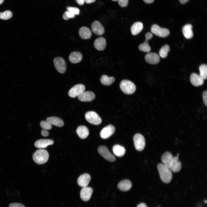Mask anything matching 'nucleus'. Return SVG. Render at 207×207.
Segmentation results:
<instances>
[{"mask_svg":"<svg viewBox=\"0 0 207 207\" xmlns=\"http://www.w3.org/2000/svg\"><path fill=\"white\" fill-rule=\"evenodd\" d=\"M143 28V23L140 22L135 23L131 28V31L133 35H136L140 32Z\"/></svg>","mask_w":207,"mask_h":207,"instance_id":"nucleus-28","label":"nucleus"},{"mask_svg":"<svg viewBox=\"0 0 207 207\" xmlns=\"http://www.w3.org/2000/svg\"><path fill=\"white\" fill-rule=\"evenodd\" d=\"M112 0L113 1H118V0Z\"/></svg>","mask_w":207,"mask_h":207,"instance_id":"nucleus-48","label":"nucleus"},{"mask_svg":"<svg viewBox=\"0 0 207 207\" xmlns=\"http://www.w3.org/2000/svg\"><path fill=\"white\" fill-rule=\"evenodd\" d=\"M9 207H25L24 205L20 203H10Z\"/></svg>","mask_w":207,"mask_h":207,"instance_id":"nucleus-38","label":"nucleus"},{"mask_svg":"<svg viewBox=\"0 0 207 207\" xmlns=\"http://www.w3.org/2000/svg\"><path fill=\"white\" fill-rule=\"evenodd\" d=\"M178 154L177 156L173 157L169 168L170 170L173 172H179L181 168V162L178 161Z\"/></svg>","mask_w":207,"mask_h":207,"instance_id":"nucleus-17","label":"nucleus"},{"mask_svg":"<svg viewBox=\"0 0 207 207\" xmlns=\"http://www.w3.org/2000/svg\"><path fill=\"white\" fill-rule=\"evenodd\" d=\"M66 9L68 11L74 15H78L79 14L80 10L77 7L67 6Z\"/></svg>","mask_w":207,"mask_h":207,"instance_id":"nucleus-36","label":"nucleus"},{"mask_svg":"<svg viewBox=\"0 0 207 207\" xmlns=\"http://www.w3.org/2000/svg\"><path fill=\"white\" fill-rule=\"evenodd\" d=\"M85 86L83 84L76 85L69 90L68 95L70 97H75L85 91Z\"/></svg>","mask_w":207,"mask_h":207,"instance_id":"nucleus-9","label":"nucleus"},{"mask_svg":"<svg viewBox=\"0 0 207 207\" xmlns=\"http://www.w3.org/2000/svg\"><path fill=\"white\" fill-rule=\"evenodd\" d=\"M137 207H147V206L145 203H142L138 204Z\"/></svg>","mask_w":207,"mask_h":207,"instance_id":"nucleus-43","label":"nucleus"},{"mask_svg":"<svg viewBox=\"0 0 207 207\" xmlns=\"http://www.w3.org/2000/svg\"><path fill=\"white\" fill-rule=\"evenodd\" d=\"M160 178L165 183H169L171 181L172 177V171L170 168L164 166L162 163H160L157 166Z\"/></svg>","mask_w":207,"mask_h":207,"instance_id":"nucleus-1","label":"nucleus"},{"mask_svg":"<svg viewBox=\"0 0 207 207\" xmlns=\"http://www.w3.org/2000/svg\"><path fill=\"white\" fill-rule=\"evenodd\" d=\"M54 141L50 139H40L38 140L34 143L35 146L39 148H44L48 146L53 144Z\"/></svg>","mask_w":207,"mask_h":207,"instance_id":"nucleus-19","label":"nucleus"},{"mask_svg":"<svg viewBox=\"0 0 207 207\" xmlns=\"http://www.w3.org/2000/svg\"><path fill=\"white\" fill-rule=\"evenodd\" d=\"M151 31L156 35L161 37H166L170 34V31L168 29L160 27L156 24H154L152 26L151 28Z\"/></svg>","mask_w":207,"mask_h":207,"instance_id":"nucleus-6","label":"nucleus"},{"mask_svg":"<svg viewBox=\"0 0 207 207\" xmlns=\"http://www.w3.org/2000/svg\"><path fill=\"white\" fill-rule=\"evenodd\" d=\"M192 26L190 24L185 25L183 28L182 31L184 36L187 39H190L193 36V33L192 30Z\"/></svg>","mask_w":207,"mask_h":207,"instance_id":"nucleus-25","label":"nucleus"},{"mask_svg":"<svg viewBox=\"0 0 207 207\" xmlns=\"http://www.w3.org/2000/svg\"><path fill=\"white\" fill-rule=\"evenodd\" d=\"M207 91H204L203 93V98L204 103L206 106H207Z\"/></svg>","mask_w":207,"mask_h":207,"instance_id":"nucleus-39","label":"nucleus"},{"mask_svg":"<svg viewBox=\"0 0 207 207\" xmlns=\"http://www.w3.org/2000/svg\"><path fill=\"white\" fill-rule=\"evenodd\" d=\"M99 153L107 160L111 162L116 160L114 156L109 151L108 149L105 146L101 145L98 148Z\"/></svg>","mask_w":207,"mask_h":207,"instance_id":"nucleus-7","label":"nucleus"},{"mask_svg":"<svg viewBox=\"0 0 207 207\" xmlns=\"http://www.w3.org/2000/svg\"><path fill=\"white\" fill-rule=\"evenodd\" d=\"M114 77H110L106 75H103L101 77L100 81L101 83L104 85H109L112 84L115 81Z\"/></svg>","mask_w":207,"mask_h":207,"instance_id":"nucleus-30","label":"nucleus"},{"mask_svg":"<svg viewBox=\"0 0 207 207\" xmlns=\"http://www.w3.org/2000/svg\"><path fill=\"white\" fill-rule=\"evenodd\" d=\"M190 80L191 84L195 86L202 85L204 82V79L200 76L195 73H192L190 76Z\"/></svg>","mask_w":207,"mask_h":207,"instance_id":"nucleus-18","label":"nucleus"},{"mask_svg":"<svg viewBox=\"0 0 207 207\" xmlns=\"http://www.w3.org/2000/svg\"><path fill=\"white\" fill-rule=\"evenodd\" d=\"M76 133L78 136L82 139L86 138L89 134L87 128L83 125L78 126L77 129Z\"/></svg>","mask_w":207,"mask_h":207,"instance_id":"nucleus-22","label":"nucleus"},{"mask_svg":"<svg viewBox=\"0 0 207 207\" xmlns=\"http://www.w3.org/2000/svg\"><path fill=\"white\" fill-rule=\"evenodd\" d=\"M75 15L73 14L68 11H66L63 15V18L65 20H67L70 18H74Z\"/></svg>","mask_w":207,"mask_h":207,"instance_id":"nucleus-35","label":"nucleus"},{"mask_svg":"<svg viewBox=\"0 0 207 207\" xmlns=\"http://www.w3.org/2000/svg\"><path fill=\"white\" fill-rule=\"evenodd\" d=\"M77 3L80 5H82L84 4L85 0H76Z\"/></svg>","mask_w":207,"mask_h":207,"instance_id":"nucleus-41","label":"nucleus"},{"mask_svg":"<svg viewBox=\"0 0 207 207\" xmlns=\"http://www.w3.org/2000/svg\"><path fill=\"white\" fill-rule=\"evenodd\" d=\"M145 59L147 63L152 64H157L160 61V58L158 54L153 52L147 54L145 56Z\"/></svg>","mask_w":207,"mask_h":207,"instance_id":"nucleus-15","label":"nucleus"},{"mask_svg":"<svg viewBox=\"0 0 207 207\" xmlns=\"http://www.w3.org/2000/svg\"><path fill=\"white\" fill-rule=\"evenodd\" d=\"M133 140L135 147L138 151H141L144 148L145 141L144 137L141 134L137 133L135 135Z\"/></svg>","mask_w":207,"mask_h":207,"instance_id":"nucleus-5","label":"nucleus"},{"mask_svg":"<svg viewBox=\"0 0 207 207\" xmlns=\"http://www.w3.org/2000/svg\"><path fill=\"white\" fill-rule=\"evenodd\" d=\"M189 0H179L180 2L182 4H184L187 3Z\"/></svg>","mask_w":207,"mask_h":207,"instance_id":"nucleus-45","label":"nucleus"},{"mask_svg":"<svg viewBox=\"0 0 207 207\" xmlns=\"http://www.w3.org/2000/svg\"><path fill=\"white\" fill-rule=\"evenodd\" d=\"M132 186V183L129 180L125 179L120 181L118 184V187L120 190L127 191L129 190Z\"/></svg>","mask_w":207,"mask_h":207,"instance_id":"nucleus-23","label":"nucleus"},{"mask_svg":"<svg viewBox=\"0 0 207 207\" xmlns=\"http://www.w3.org/2000/svg\"><path fill=\"white\" fill-rule=\"evenodd\" d=\"M153 37L152 34L150 32H147L145 34V41L139 46V48L140 51L145 52H148L150 51L151 48L148 44V41Z\"/></svg>","mask_w":207,"mask_h":207,"instance_id":"nucleus-11","label":"nucleus"},{"mask_svg":"<svg viewBox=\"0 0 207 207\" xmlns=\"http://www.w3.org/2000/svg\"><path fill=\"white\" fill-rule=\"evenodd\" d=\"M95 95L91 91H84L78 96V98L81 101H90L93 100L95 98Z\"/></svg>","mask_w":207,"mask_h":207,"instance_id":"nucleus-13","label":"nucleus"},{"mask_svg":"<svg viewBox=\"0 0 207 207\" xmlns=\"http://www.w3.org/2000/svg\"><path fill=\"white\" fill-rule=\"evenodd\" d=\"M82 54L79 52L74 51L72 52L69 56L70 61L73 63H76L80 62L82 60Z\"/></svg>","mask_w":207,"mask_h":207,"instance_id":"nucleus-26","label":"nucleus"},{"mask_svg":"<svg viewBox=\"0 0 207 207\" xmlns=\"http://www.w3.org/2000/svg\"><path fill=\"white\" fill-rule=\"evenodd\" d=\"M96 0H85V2L88 4L90 3L94 2Z\"/></svg>","mask_w":207,"mask_h":207,"instance_id":"nucleus-44","label":"nucleus"},{"mask_svg":"<svg viewBox=\"0 0 207 207\" xmlns=\"http://www.w3.org/2000/svg\"><path fill=\"white\" fill-rule=\"evenodd\" d=\"M49 154L48 152L45 150L40 149L37 150L33 155L34 161L39 164H43L48 160Z\"/></svg>","mask_w":207,"mask_h":207,"instance_id":"nucleus-2","label":"nucleus"},{"mask_svg":"<svg viewBox=\"0 0 207 207\" xmlns=\"http://www.w3.org/2000/svg\"><path fill=\"white\" fill-rule=\"evenodd\" d=\"M79 34L80 37L83 39H89L91 36L92 32L91 30L88 28L83 26L80 28Z\"/></svg>","mask_w":207,"mask_h":207,"instance_id":"nucleus-24","label":"nucleus"},{"mask_svg":"<svg viewBox=\"0 0 207 207\" xmlns=\"http://www.w3.org/2000/svg\"><path fill=\"white\" fill-rule=\"evenodd\" d=\"M144 1L147 3H153L154 1V0H143Z\"/></svg>","mask_w":207,"mask_h":207,"instance_id":"nucleus-42","label":"nucleus"},{"mask_svg":"<svg viewBox=\"0 0 207 207\" xmlns=\"http://www.w3.org/2000/svg\"><path fill=\"white\" fill-rule=\"evenodd\" d=\"M53 62L55 68L59 72L62 74L65 72L66 66L63 58L60 57H55L54 59Z\"/></svg>","mask_w":207,"mask_h":207,"instance_id":"nucleus-8","label":"nucleus"},{"mask_svg":"<svg viewBox=\"0 0 207 207\" xmlns=\"http://www.w3.org/2000/svg\"><path fill=\"white\" fill-rule=\"evenodd\" d=\"M106 43L105 39L103 37H100L95 40L94 43V46L97 50L102 51L105 48Z\"/></svg>","mask_w":207,"mask_h":207,"instance_id":"nucleus-21","label":"nucleus"},{"mask_svg":"<svg viewBox=\"0 0 207 207\" xmlns=\"http://www.w3.org/2000/svg\"><path fill=\"white\" fill-rule=\"evenodd\" d=\"M91 29L93 33L97 35H102L105 32L104 29L101 24L97 20L92 23Z\"/></svg>","mask_w":207,"mask_h":207,"instance_id":"nucleus-14","label":"nucleus"},{"mask_svg":"<svg viewBox=\"0 0 207 207\" xmlns=\"http://www.w3.org/2000/svg\"><path fill=\"white\" fill-rule=\"evenodd\" d=\"M115 131V128L114 126L109 125L102 129L100 132V136L103 139H107L112 135Z\"/></svg>","mask_w":207,"mask_h":207,"instance_id":"nucleus-10","label":"nucleus"},{"mask_svg":"<svg viewBox=\"0 0 207 207\" xmlns=\"http://www.w3.org/2000/svg\"><path fill=\"white\" fill-rule=\"evenodd\" d=\"M204 202L206 204L207 203V201L206 200H205L204 201Z\"/></svg>","mask_w":207,"mask_h":207,"instance_id":"nucleus-47","label":"nucleus"},{"mask_svg":"<svg viewBox=\"0 0 207 207\" xmlns=\"http://www.w3.org/2000/svg\"><path fill=\"white\" fill-rule=\"evenodd\" d=\"M200 76L204 79H206L207 77V66L205 64L201 65L199 67Z\"/></svg>","mask_w":207,"mask_h":207,"instance_id":"nucleus-32","label":"nucleus"},{"mask_svg":"<svg viewBox=\"0 0 207 207\" xmlns=\"http://www.w3.org/2000/svg\"><path fill=\"white\" fill-rule=\"evenodd\" d=\"M173 157L171 153L168 152H165L161 157V160L163 164L169 168Z\"/></svg>","mask_w":207,"mask_h":207,"instance_id":"nucleus-20","label":"nucleus"},{"mask_svg":"<svg viewBox=\"0 0 207 207\" xmlns=\"http://www.w3.org/2000/svg\"><path fill=\"white\" fill-rule=\"evenodd\" d=\"M41 127L44 130H49L52 128V125L49 122L46 121H42L40 123Z\"/></svg>","mask_w":207,"mask_h":207,"instance_id":"nucleus-34","label":"nucleus"},{"mask_svg":"<svg viewBox=\"0 0 207 207\" xmlns=\"http://www.w3.org/2000/svg\"><path fill=\"white\" fill-rule=\"evenodd\" d=\"M91 179L90 176L87 173H85L81 175L77 180L78 185L84 187H87Z\"/></svg>","mask_w":207,"mask_h":207,"instance_id":"nucleus-16","label":"nucleus"},{"mask_svg":"<svg viewBox=\"0 0 207 207\" xmlns=\"http://www.w3.org/2000/svg\"><path fill=\"white\" fill-rule=\"evenodd\" d=\"M112 149L114 154L118 157L123 156L126 152L125 149L124 147L118 144L114 145Z\"/></svg>","mask_w":207,"mask_h":207,"instance_id":"nucleus-29","label":"nucleus"},{"mask_svg":"<svg viewBox=\"0 0 207 207\" xmlns=\"http://www.w3.org/2000/svg\"><path fill=\"white\" fill-rule=\"evenodd\" d=\"M46 120L51 124H53L58 127H62L64 124L62 120L56 117L52 116L48 117L46 119Z\"/></svg>","mask_w":207,"mask_h":207,"instance_id":"nucleus-27","label":"nucleus"},{"mask_svg":"<svg viewBox=\"0 0 207 207\" xmlns=\"http://www.w3.org/2000/svg\"><path fill=\"white\" fill-rule=\"evenodd\" d=\"M4 1V0H0V5L2 4Z\"/></svg>","mask_w":207,"mask_h":207,"instance_id":"nucleus-46","label":"nucleus"},{"mask_svg":"<svg viewBox=\"0 0 207 207\" xmlns=\"http://www.w3.org/2000/svg\"><path fill=\"white\" fill-rule=\"evenodd\" d=\"M12 16V12L6 10L3 12H0V18L3 20H7L11 18Z\"/></svg>","mask_w":207,"mask_h":207,"instance_id":"nucleus-33","label":"nucleus"},{"mask_svg":"<svg viewBox=\"0 0 207 207\" xmlns=\"http://www.w3.org/2000/svg\"><path fill=\"white\" fill-rule=\"evenodd\" d=\"M120 87L123 93L127 94L133 93L136 89L135 84L132 82L127 80H123L121 82Z\"/></svg>","mask_w":207,"mask_h":207,"instance_id":"nucleus-3","label":"nucleus"},{"mask_svg":"<svg viewBox=\"0 0 207 207\" xmlns=\"http://www.w3.org/2000/svg\"><path fill=\"white\" fill-rule=\"evenodd\" d=\"M86 120L92 124L97 125L100 124L102 122L101 118L95 112L90 111L87 112L85 114Z\"/></svg>","mask_w":207,"mask_h":207,"instance_id":"nucleus-4","label":"nucleus"},{"mask_svg":"<svg viewBox=\"0 0 207 207\" xmlns=\"http://www.w3.org/2000/svg\"><path fill=\"white\" fill-rule=\"evenodd\" d=\"M170 51L169 46L168 45H165L160 49L159 52V55L161 57L165 58L167 57L168 52Z\"/></svg>","mask_w":207,"mask_h":207,"instance_id":"nucleus-31","label":"nucleus"},{"mask_svg":"<svg viewBox=\"0 0 207 207\" xmlns=\"http://www.w3.org/2000/svg\"><path fill=\"white\" fill-rule=\"evenodd\" d=\"M129 0H118L119 5L122 7H126L128 4Z\"/></svg>","mask_w":207,"mask_h":207,"instance_id":"nucleus-37","label":"nucleus"},{"mask_svg":"<svg viewBox=\"0 0 207 207\" xmlns=\"http://www.w3.org/2000/svg\"><path fill=\"white\" fill-rule=\"evenodd\" d=\"M41 134L42 136L44 137H47L49 135V132L46 130L43 129L41 131Z\"/></svg>","mask_w":207,"mask_h":207,"instance_id":"nucleus-40","label":"nucleus"},{"mask_svg":"<svg viewBox=\"0 0 207 207\" xmlns=\"http://www.w3.org/2000/svg\"><path fill=\"white\" fill-rule=\"evenodd\" d=\"M93 192V189L90 187H83L80 191L81 199L84 201H87L90 200Z\"/></svg>","mask_w":207,"mask_h":207,"instance_id":"nucleus-12","label":"nucleus"}]
</instances>
